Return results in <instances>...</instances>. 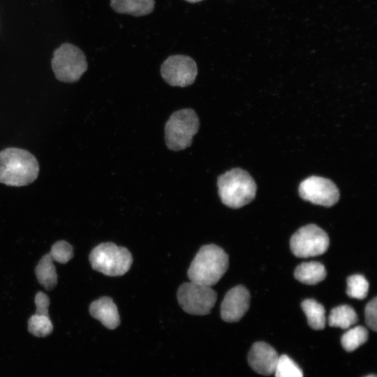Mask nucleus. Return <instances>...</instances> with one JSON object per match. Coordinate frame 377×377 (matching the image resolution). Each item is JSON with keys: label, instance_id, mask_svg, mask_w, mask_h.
<instances>
[{"label": "nucleus", "instance_id": "f257e3e1", "mask_svg": "<svg viewBox=\"0 0 377 377\" xmlns=\"http://www.w3.org/2000/svg\"><path fill=\"white\" fill-rule=\"evenodd\" d=\"M39 173V164L29 151L8 147L0 151V183L22 186L32 183Z\"/></svg>", "mask_w": 377, "mask_h": 377}, {"label": "nucleus", "instance_id": "f03ea898", "mask_svg": "<svg viewBox=\"0 0 377 377\" xmlns=\"http://www.w3.org/2000/svg\"><path fill=\"white\" fill-rule=\"evenodd\" d=\"M229 265L228 254L215 244L202 246L188 269L190 281L212 286L226 272Z\"/></svg>", "mask_w": 377, "mask_h": 377}, {"label": "nucleus", "instance_id": "7ed1b4c3", "mask_svg": "<svg viewBox=\"0 0 377 377\" xmlns=\"http://www.w3.org/2000/svg\"><path fill=\"white\" fill-rule=\"evenodd\" d=\"M217 186L221 202L234 209L251 202L257 189L252 177L240 168H234L221 175L217 179Z\"/></svg>", "mask_w": 377, "mask_h": 377}, {"label": "nucleus", "instance_id": "20e7f679", "mask_svg": "<svg viewBox=\"0 0 377 377\" xmlns=\"http://www.w3.org/2000/svg\"><path fill=\"white\" fill-rule=\"evenodd\" d=\"M199 119L191 108L172 114L165 126V140L168 149L180 151L188 147L199 129Z\"/></svg>", "mask_w": 377, "mask_h": 377}, {"label": "nucleus", "instance_id": "39448f33", "mask_svg": "<svg viewBox=\"0 0 377 377\" xmlns=\"http://www.w3.org/2000/svg\"><path fill=\"white\" fill-rule=\"evenodd\" d=\"M89 261L94 269L107 276H118L129 270L133 258L126 248L105 242L92 249Z\"/></svg>", "mask_w": 377, "mask_h": 377}, {"label": "nucleus", "instance_id": "423d86ee", "mask_svg": "<svg viewBox=\"0 0 377 377\" xmlns=\"http://www.w3.org/2000/svg\"><path fill=\"white\" fill-rule=\"evenodd\" d=\"M56 78L64 82H75L87 70L84 52L70 43H64L57 48L51 60Z\"/></svg>", "mask_w": 377, "mask_h": 377}, {"label": "nucleus", "instance_id": "0eeeda50", "mask_svg": "<svg viewBox=\"0 0 377 377\" xmlns=\"http://www.w3.org/2000/svg\"><path fill=\"white\" fill-rule=\"evenodd\" d=\"M177 297L185 312L202 316L209 313L216 303L217 295L211 286L191 281L179 286Z\"/></svg>", "mask_w": 377, "mask_h": 377}, {"label": "nucleus", "instance_id": "6e6552de", "mask_svg": "<svg viewBox=\"0 0 377 377\" xmlns=\"http://www.w3.org/2000/svg\"><path fill=\"white\" fill-rule=\"evenodd\" d=\"M330 239L327 233L314 224L300 228L290 238L292 253L299 258L321 255L328 249Z\"/></svg>", "mask_w": 377, "mask_h": 377}, {"label": "nucleus", "instance_id": "1a4fd4ad", "mask_svg": "<svg viewBox=\"0 0 377 377\" xmlns=\"http://www.w3.org/2000/svg\"><path fill=\"white\" fill-rule=\"evenodd\" d=\"M161 74L170 85L184 87L194 82L198 68L195 62L190 57L172 55L161 65Z\"/></svg>", "mask_w": 377, "mask_h": 377}, {"label": "nucleus", "instance_id": "9d476101", "mask_svg": "<svg viewBox=\"0 0 377 377\" xmlns=\"http://www.w3.org/2000/svg\"><path fill=\"white\" fill-rule=\"evenodd\" d=\"M300 197L316 205L331 207L339 199V191L331 180L317 176L303 180L299 186Z\"/></svg>", "mask_w": 377, "mask_h": 377}, {"label": "nucleus", "instance_id": "9b49d317", "mask_svg": "<svg viewBox=\"0 0 377 377\" xmlns=\"http://www.w3.org/2000/svg\"><path fill=\"white\" fill-rule=\"evenodd\" d=\"M250 293L243 286L231 288L225 295L221 304V318L228 323L239 321L248 311Z\"/></svg>", "mask_w": 377, "mask_h": 377}, {"label": "nucleus", "instance_id": "f8f14e48", "mask_svg": "<svg viewBox=\"0 0 377 377\" xmlns=\"http://www.w3.org/2000/svg\"><path fill=\"white\" fill-rule=\"evenodd\" d=\"M279 357L273 347L267 343L260 341L251 346L248 354V362L256 373L270 376L274 372Z\"/></svg>", "mask_w": 377, "mask_h": 377}, {"label": "nucleus", "instance_id": "ddd939ff", "mask_svg": "<svg viewBox=\"0 0 377 377\" xmlns=\"http://www.w3.org/2000/svg\"><path fill=\"white\" fill-rule=\"evenodd\" d=\"M89 313L110 330L115 329L120 323L117 306L110 297H102L94 301L90 304Z\"/></svg>", "mask_w": 377, "mask_h": 377}, {"label": "nucleus", "instance_id": "4468645a", "mask_svg": "<svg viewBox=\"0 0 377 377\" xmlns=\"http://www.w3.org/2000/svg\"><path fill=\"white\" fill-rule=\"evenodd\" d=\"M294 276L302 283L314 285L325 279L327 272L323 264L311 261L298 265L295 270Z\"/></svg>", "mask_w": 377, "mask_h": 377}, {"label": "nucleus", "instance_id": "2eb2a0df", "mask_svg": "<svg viewBox=\"0 0 377 377\" xmlns=\"http://www.w3.org/2000/svg\"><path fill=\"white\" fill-rule=\"evenodd\" d=\"M110 6L119 13L133 16H142L151 13L154 8V0H110Z\"/></svg>", "mask_w": 377, "mask_h": 377}, {"label": "nucleus", "instance_id": "dca6fc26", "mask_svg": "<svg viewBox=\"0 0 377 377\" xmlns=\"http://www.w3.org/2000/svg\"><path fill=\"white\" fill-rule=\"evenodd\" d=\"M54 260L50 253L44 255L36 267V275L38 281L47 290L53 289L57 283Z\"/></svg>", "mask_w": 377, "mask_h": 377}, {"label": "nucleus", "instance_id": "f3484780", "mask_svg": "<svg viewBox=\"0 0 377 377\" xmlns=\"http://www.w3.org/2000/svg\"><path fill=\"white\" fill-rule=\"evenodd\" d=\"M301 306L312 329L320 330L325 327V310L321 304L315 300L306 299L302 302Z\"/></svg>", "mask_w": 377, "mask_h": 377}, {"label": "nucleus", "instance_id": "a211bd4d", "mask_svg": "<svg viewBox=\"0 0 377 377\" xmlns=\"http://www.w3.org/2000/svg\"><path fill=\"white\" fill-rule=\"evenodd\" d=\"M358 317L355 310L348 305H340L332 309L328 316V324L331 327L348 329L355 324Z\"/></svg>", "mask_w": 377, "mask_h": 377}, {"label": "nucleus", "instance_id": "6ab92c4d", "mask_svg": "<svg viewBox=\"0 0 377 377\" xmlns=\"http://www.w3.org/2000/svg\"><path fill=\"white\" fill-rule=\"evenodd\" d=\"M368 331L362 326H356L345 332L341 339L343 348L348 352H352L367 342Z\"/></svg>", "mask_w": 377, "mask_h": 377}, {"label": "nucleus", "instance_id": "aec40b11", "mask_svg": "<svg viewBox=\"0 0 377 377\" xmlns=\"http://www.w3.org/2000/svg\"><path fill=\"white\" fill-rule=\"evenodd\" d=\"M28 330L33 335L43 337L52 332L53 325L48 315L36 313L28 320Z\"/></svg>", "mask_w": 377, "mask_h": 377}, {"label": "nucleus", "instance_id": "412c9836", "mask_svg": "<svg viewBox=\"0 0 377 377\" xmlns=\"http://www.w3.org/2000/svg\"><path fill=\"white\" fill-rule=\"evenodd\" d=\"M274 374L275 377H303L302 369L286 355L279 357Z\"/></svg>", "mask_w": 377, "mask_h": 377}, {"label": "nucleus", "instance_id": "4be33fe9", "mask_svg": "<svg viewBox=\"0 0 377 377\" xmlns=\"http://www.w3.org/2000/svg\"><path fill=\"white\" fill-rule=\"evenodd\" d=\"M369 283L362 275L355 274L347 279L346 293L352 298L362 300L367 295Z\"/></svg>", "mask_w": 377, "mask_h": 377}, {"label": "nucleus", "instance_id": "5701e85b", "mask_svg": "<svg viewBox=\"0 0 377 377\" xmlns=\"http://www.w3.org/2000/svg\"><path fill=\"white\" fill-rule=\"evenodd\" d=\"M49 253L54 261L66 263L73 258V247L65 241H58L52 245Z\"/></svg>", "mask_w": 377, "mask_h": 377}, {"label": "nucleus", "instance_id": "b1692460", "mask_svg": "<svg viewBox=\"0 0 377 377\" xmlns=\"http://www.w3.org/2000/svg\"><path fill=\"white\" fill-rule=\"evenodd\" d=\"M365 321L373 331L377 330V298L374 297L365 306Z\"/></svg>", "mask_w": 377, "mask_h": 377}, {"label": "nucleus", "instance_id": "393cba45", "mask_svg": "<svg viewBox=\"0 0 377 377\" xmlns=\"http://www.w3.org/2000/svg\"><path fill=\"white\" fill-rule=\"evenodd\" d=\"M36 313L48 315L50 300L43 292H38L35 296Z\"/></svg>", "mask_w": 377, "mask_h": 377}, {"label": "nucleus", "instance_id": "a878e982", "mask_svg": "<svg viewBox=\"0 0 377 377\" xmlns=\"http://www.w3.org/2000/svg\"><path fill=\"white\" fill-rule=\"evenodd\" d=\"M186 1H188V2H190V3H196V2L200 1L202 0H186Z\"/></svg>", "mask_w": 377, "mask_h": 377}, {"label": "nucleus", "instance_id": "bb28decb", "mask_svg": "<svg viewBox=\"0 0 377 377\" xmlns=\"http://www.w3.org/2000/svg\"><path fill=\"white\" fill-rule=\"evenodd\" d=\"M365 377H376V376L375 375L371 374V375H369V376H365Z\"/></svg>", "mask_w": 377, "mask_h": 377}]
</instances>
